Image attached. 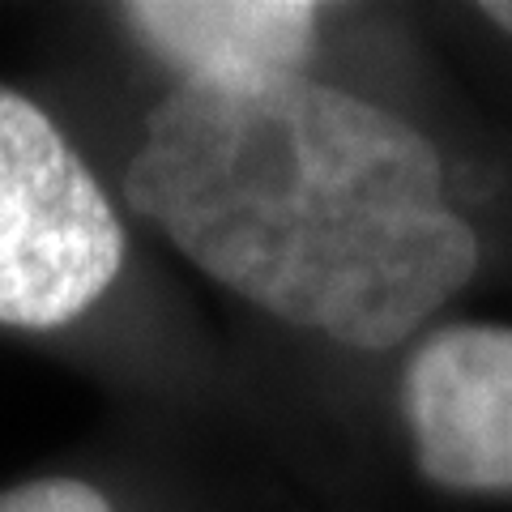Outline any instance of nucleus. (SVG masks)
<instances>
[{
	"label": "nucleus",
	"mask_w": 512,
	"mask_h": 512,
	"mask_svg": "<svg viewBox=\"0 0 512 512\" xmlns=\"http://www.w3.org/2000/svg\"><path fill=\"white\" fill-rule=\"evenodd\" d=\"M124 231L64 133L0 86V325L56 329L120 274Z\"/></svg>",
	"instance_id": "nucleus-2"
},
{
	"label": "nucleus",
	"mask_w": 512,
	"mask_h": 512,
	"mask_svg": "<svg viewBox=\"0 0 512 512\" xmlns=\"http://www.w3.org/2000/svg\"><path fill=\"white\" fill-rule=\"evenodd\" d=\"M124 197L205 278L350 350H393L478 274L440 150L303 73L180 82Z\"/></svg>",
	"instance_id": "nucleus-1"
},
{
	"label": "nucleus",
	"mask_w": 512,
	"mask_h": 512,
	"mask_svg": "<svg viewBox=\"0 0 512 512\" xmlns=\"http://www.w3.org/2000/svg\"><path fill=\"white\" fill-rule=\"evenodd\" d=\"M120 18L184 82H248L299 73L320 9L303 0H141L120 5Z\"/></svg>",
	"instance_id": "nucleus-4"
},
{
	"label": "nucleus",
	"mask_w": 512,
	"mask_h": 512,
	"mask_svg": "<svg viewBox=\"0 0 512 512\" xmlns=\"http://www.w3.org/2000/svg\"><path fill=\"white\" fill-rule=\"evenodd\" d=\"M402 414L427 483L512 495V325H444L414 346Z\"/></svg>",
	"instance_id": "nucleus-3"
},
{
	"label": "nucleus",
	"mask_w": 512,
	"mask_h": 512,
	"mask_svg": "<svg viewBox=\"0 0 512 512\" xmlns=\"http://www.w3.org/2000/svg\"><path fill=\"white\" fill-rule=\"evenodd\" d=\"M0 512H111L107 495L77 478H39L0 491Z\"/></svg>",
	"instance_id": "nucleus-5"
},
{
	"label": "nucleus",
	"mask_w": 512,
	"mask_h": 512,
	"mask_svg": "<svg viewBox=\"0 0 512 512\" xmlns=\"http://www.w3.org/2000/svg\"><path fill=\"white\" fill-rule=\"evenodd\" d=\"M478 18H487L495 30H504L512 39V0H487V5H478Z\"/></svg>",
	"instance_id": "nucleus-6"
}]
</instances>
